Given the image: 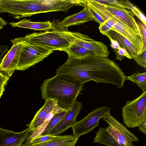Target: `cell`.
<instances>
[{
  "label": "cell",
  "instance_id": "cell-1",
  "mask_svg": "<svg viewBox=\"0 0 146 146\" xmlns=\"http://www.w3.org/2000/svg\"><path fill=\"white\" fill-rule=\"evenodd\" d=\"M56 74L73 76L83 84L92 80L112 84L118 88L123 87L127 80V76L115 62L92 52L81 58L68 57L57 69Z\"/></svg>",
  "mask_w": 146,
  "mask_h": 146
},
{
  "label": "cell",
  "instance_id": "cell-2",
  "mask_svg": "<svg viewBox=\"0 0 146 146\" xmlns=\"http://www.w3.org/2000/svg\"><path fill=\"white\" fill-rule=\"evenodd\" d=\"M83 85L73 76L56 74L44 80L40 89L44 100H54L60 108L67 111L76 101Z\"/></svg>",
  "mask_w": 146,
  "mask_h": 146
},
{
  "label": "cell",
  "instance_id": "cell-3",
  "mask_svg": "<svg viewBox=\"0 0 146 146\" xmlns=\"http://www.w3.org/2000/svg\"><path fill=\"white\" fill-rule=\"evenodd\" d=\"M52 29L44 32L34 33L23 37V39L33 45L44 47L52 51H64L73 43L81 33L72 32L62 26L59 20L52 21Z\"/></svg>",
  "mask_w": 146,
  "mask_h": 146
},
{
  "label": "cell",
  "instance_id": "cell-4",
  "mask_svg": "<svg viewBox=\"0 0 146 146\" xmlns=\"http://www.w3.org/2000/svg\"><path fill=\"white\" fill-rule=\"evenodd\" d=\"M62 110L55 101L45 100L43 106L37 112L31 123L27 125L31 132L25 139L23 145L28 144L33 139L40 135L53 115Z\"/></svg>",
  "mask_w": 146,
  "mask_h": 146
},
{
  "label": "cell",
  "instance_id": "cell-5",
  "mask_svg": "<svg viewBox=\"0 0 146 146\" xmlns=\"http://www.w3.org/2000/svg\"><path fill=\"white\" fill-rule=\"evenodd\" d=\"M123 122L129 128L138 126L146 121V92L131 101H127L122 108Z\"/></svg>",
  "mask_w": 146,
  "mask_h": 146
},
{
  "label": "cell",
  "instance_id": "cell-6",
  "mask_svg": "<svg viewBox=\"0 0 146 146\" xmlns=\"http://www.w3.org/2000/svg\"><path fill=\"white\" fill-rule=\"evenodd\" d=\"M22 46L16 70L24 71L42 61L53 51L44 47L31 44L20 37Z\"/></svg>",
  "mask_w": 146,
  "mask_h": 146
},
{
  "label": "cell",
  "instance_id": "cell-7",
  "mask_svg": "<svg viewBox=\"0 0 146 146\" xmlns=\"http://www.w3.org/2000/svg\"><path fill=\"white\" fill-rule=\"evenodd\" d=\"M111 109L106 106L97 108L91 111L82 120L77 121L72 127L73 136L75 138L92 131L99 124L100 119L106 117Z\"/></svg>",
  "mask_w": 146,
  "mask_h": 146
},
{
  "label": "cell",
  "instance_id": "cell-8",
  "mask_svg": "<svg viewBox=\"0 0 146 146\" xmlns=\"http://www.w3.org/2000/svg\"><path fill=\"white\" fill-rule=\"evenodd\" d=\"M102 119L108 124L107 131L120 145L130 146L132 142L138 141L136 136L110 113Z\"/></svg>",
  "mask_w": 146,
  "mask_h": 146
},
{
  "label": "cell",
  "instance_id": "cell-9",
  "mask_svg": "<svg viewBox=\"0 0 146 146\" xmlns=\"http://www.w3.org/2000/svg\"><path fill=\"white\" fill-rule=\"evenodd\" d=\"M11 41L12 46L2 59L0 64V72L9 78L16 70L22 46L20 37Z\"/></svg>",
  "mask_w": 146,
  "mask_h": 146
},
{
  "label": "cell",
  "instance_id": "cell-10",
  "mask_svg": "<svg viewBox=\"0 0 146 146\" xmlns=\"http://www.w3.org/2000/svg\"><path fill=\"white\" fill-rule=\"evenodd\" d=\"M73 42L100 57H107L110 53L106 45L81 33L79 37L75 39Z\"/></svg>",
  "mask_w": 146,
  "mask_h": 146
},
{
  "label": "cell",
  "instance_id": "cell-11",
  "mask_svg": "<svg viewBox=\"0 0 146 146\" xmlns=\"http://www.w3.org/2000/svg\"><path fill=\"white\" fill-rule=\"evenodd\" d=\"M82 107V103L76 101L68 110L64 119L51 131L50 135H57L70 127H72L76 122V119Z\"/></svg>",
  "mask_w": 146,
  "mask_h": 146
},
{
  "label": "cell",
  "instance_id": "cell-12",
  "mask_svg": "<svg viewBox=\"0 0 146 146\" xmlns=\"http://www.w3.org/2000/svg\"><path fill=\"white\" fill-rule=\"evenodd\" d=\"M31 132L28 128L23 131L15 132L0 127V146H21Z\"/></svg>",
  "mask_w": 146,
  "mask_h": 146
},
{
  "label": "cell",
  "instance_id": "cell-13",
  "mask_svg": "<svg viewBox=\"0 0 146 146\" xmlns=\"http://www.w3.org/2000/svg\"><path fill=\"white\" fill-rule=\"evenodd\" d=\"M106 9L123 24L134 30L141 36L138 24L136 22L133 13L124 8H118L103 4Z\"/></svg>",
  "mask_w": 146,
  "mask_h": 146
},
{
  "label": "cell",
  "instance_id": "cell-14",
  "mask_svg": "<svg viewBox=\"0 0 146 146\" xmlns=\"http://www.w3.org/2000/svg\"><path fill=\"white\" fill-rule=\"evenodd\" d=\"M84 7L83 9L79 12L68 16L60 21L61 25L68 28L70 26L79 25L90 21H95L90 7L86 2Z\"/></svg>",
  "mask_w": 146,
  "mask_h": 146
},
{
  "label": "cell",
  "instance_id": "cell-15",
  "mask_svg": "<svg viewBox=\"0 0 146 146\" xmlns=\"http://www.w3.org/2000/svg\"><path fill=\"white\" fill-rule=\"evenodd\" d=\"M110 30L114 31L130 42L141 53L142 43L141 36L117 19V21Z\"/></svg>",
  "mask_w": 146,
  "mask_h": 146
},
{
  "label": "cell",
  "instance_id": "cell-16",
  "mask_svg": "<svg viewBox=\"0 0 146 146\" xmlns=\"http://www.w3.org/2000/svg\"><path fill=\"white\" fill-rule=\"evenodd\" d=\"M104 35L116 41L120 47L127 51L131 59L141 53L130 42L117 32L110 30Z\"/></svg>",
  "mask_w": 146,
  "mask_h": 146
},
{
  "label": "cell",
  "instance_id": "cell-17",
  "mask_svg": "<svg viewBox=\"0 0 146 146\" xmlns=\"http://www.w3.org/2000/svg\"><path fill=\"white\" fill-rule=\"evenodd\" d=\"M9 25L13 27H17L40 31H46L52 29L53 27L52 23L50 21L33 22L25 18L18 22H11Z\"/></svg>",
  "mask_w": 146,
  "mask_h": 146
},
{
  "label": "cell",
  "instance_id": "cell-18",
  "mask_svg": "<svg viewBox=\"0 0 146 146\" xmlns=\"http://www.w3.org/2000/svg\"><path fill=\"white\" fill-rule=\"evenodd\" d=\"M78 139V138H75L72 135H66L45 143L35 145L29 144L25 146H74Z\"/></svg>",
  "mask_w": 146,
  "mask_h": 146
},
{
  "label": "cell",
  "instance_id": "cell-19",
  "mask_svg": "<svg viewBox=\"0 0 146 146\" xmlns=\"http://www.w3.org/2000/svg\"><path fill=\"white\" fill-rule=\"evenodd\" d=\"M93 142L108 146H121L119 144L107 131L106 128L100 127L96 134ZM130 146H134L132 143Z\"/></svg>",
  "mask_w": 146,
  "mask_h": 146
},
{
  "label": "cell",
  "instance_id": "cell-20",
  "mask_svg": "<svg viewBox=\"0 0 146 146\" xmlns=\"http://www.w3.org/2000/svg\"><path fill=\"white\" fill-rule=\"evenodd\" d=\"M67 111L63 110L54 114L40 135H49L51 131L64 119Z\"/></svg>",
  "mask_w": 146,
  "mask_h": 146
},
{
  "label": "cell",
  "instance_id": "cell-21",
  "mask_svg": "<svg viewBox=\"0 0 146 146\" xmlns=\"http://www.w3.org/2000/svg\"><path fill=\"white\" fill-rule=\"evenodd\" d=\"M64 51L67 54L68 57L73 58H81L92 52L87 49L75 44L74 42L72 43Z\"/></svg>",
  "mask_w": 146,
  "mask_h": 146
},
{
  "label": "cell",
  "instance_id": "cell-22",
  "mask_svg": "<svg viewBox=\"0 0 146 146\" xmlns=\"http://www.w3.org/2000/svg\"><path fill=\"white\" fill-rule=\"evenodd\" d=\"M128 80L135 83L141 89L143 92H146V72L140 73L137 71L131 75L127 76Z\"/></svg>",
  "mask_w": 146,
  "mask_h": 146
},
{
  "label": "cell",
  "instance_id": "cell-23",
  "mask_svg": "<svg viewBox=\"0 0 146 146\" xmlns=\"http://www.w3.org/2000/svg\"><path fill=\"white\" fill-rule=\"evenodd\" d=\"M100 3L111 7L131 10L133 5L128 0H95Z\"/></svg>",
  "mask_w": 146,
  "mask_h": 146
},
{
  "label": "cell",
  "instance_id": "cell-24",
  "mask_svg": "<svg viewBox=\"0 0 146 146\" xmlns=\"http://www.w3.org/2000/svg\"><path fill=\"white\" fill-rule=\"evenodd\" d=\"M117 21V19L113 16L102 23L100 24L98 29L100 32L104 35L108 31L110 30Z\"/></svg>",
  "mask_w": 146,
  "mask_h": 146
},
{
  "label": "cell",
  "instance_id": "cell-25",
  "mask_svg": "<svg viewBox=\"0 0 146 146\" xmlns=\"http://www.w3.org/2000/svg\"><path fill=\"white\" fill-rule=\"evenodd\" d=\"M62 136L53 135L50 134L40 135L33 139L27 145H35L44 143L60 138Z\"/></svg>",
  "mask_w": 146,
  "mask_h": 146
},
{
  "label": "cell",
  "instance_id": "cell-26",
  "mask_svg": "<svg viewBox=\"0 0 146 146\" xmlns=\"http://www.w3.org/2000/svg\"><path fill=\"white\" fill-rule=\"evenodd\" d=\"M146 50L134 57L133 59L137 63L141 66L145 68H146Z\"/></svg>",
  "mask_w": 146,
  "mask_h": 146
},
{
  "label": "cell",
  "instance_id": "cell-27",
  "mask_svg": "<svg viewBox=\"0 0 146 146\" xmlns=\"http://www.w3.org/2000/svg\"><path fill=\"white\" fill-rule=\"evenodd\" d=\"M114 52H115L116 58L117 60H121L125 57L131 59L127 51L120 46L118 47Z\"/></svg>",
  "mask_w": 146,
  "mask_h": 146
},
{
  "label": "cell",
  "instance_id": "cell-28",
  "mask_svg": "<svg viewBox=\"0 0 146 146\" xmlns=\"http://www.w3.org/2000/svg\"><path fill=\"white\" fill-rule=\"evenodd\" d=\"M139 28L141 36L142 43V47L141 52L146 50V29L144 25H138Z\"/></svg>",
  "mask_w": 146,
  "mask_h": 146
},
{
  "label": "cell",
  "instance_id": "cell-29",
  "mask_svg": "<svg viewBox=\"0 0 146 146\" xmlns=\"http://www.w3.org/2000/svg\"><path fill=\"white\" fill-rule=\"evenodd\" d=\"M131 11L133 13L136 15L143 23V25L146 26V19L143 14L135 6L133 5Z\"/></svg>",
  "mask_w": 146,
  "mask_h": 146
},
{
  "label": "cell",
  "instance_id": "cell-30",
  "mask_svg": "<svg viewBox=\"0 0 146 146\" xmlns=\"http://www.w3.org/2000/svg\"><path fill=\"white\" fill-rule=\"evenodd\" d=\"M8 48V47L7 45L0 44V64L3 56L4 53L7 51Z\"/></svg>",
  "mask_w": 146,
  "mask_h": 146
},
{
  "label": "cell",
  "instance_id": "cell-31",
  "mask_svg": "<svg viewBox=\"0 0 146 146\" xmlns=\"http://www.w3.org/2000/svg\"><path fill=\"white\" fill-rule=\"evenodd\" d=\"M138 127L139 130L145 135L146 134V121H143L138 126Z\"/></svg>",
  "mask_w": 146,
  "mask_h": 146
},
{
  "label": "cell",
  "instance_id": "cell-32",
  "mask_svg": "<svg viewBox=\"0 0 146 146\" xmlns=\"http://www.w3.org/2000/svg\"><path fill=\"white\" fill-rule=\"evenodd\" d=\"M7 24V22L0 17V30L2 29Z\"/></svg>",
  "mask_w": 146,
  "mask_h": 146
},
{
  "label": "cell",
  "instance_id": "cell-33",
  "mask_svg": "<svg viewBox=\"0 0 146 146\" xmlns=\"http://www.w3.org/2000/svg\"></svg>",
  "mask_w": 146,
  "mask_h": 146
}]
</instances>
